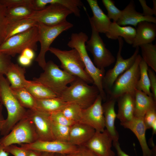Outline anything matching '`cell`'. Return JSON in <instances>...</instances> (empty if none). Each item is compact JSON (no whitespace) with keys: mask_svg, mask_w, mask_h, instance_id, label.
<instances>
[{"mask_svg":"<svg viewBox=\"0 0 156 156\" xmlns=\"http://www.w3.org/2000/svg\"><path fill=\"white\" fill-rule=\"evenodd\" d=\"M25 88L36 99L57 97L48 88L33 80L29 81Z\"/></svg>","mask_w":156,"mask_h":156,"instance_id":"obj_30","label":"cell"},{"mask_svg":"<svg viewBox=\"0 0 156 156\" xmlns=\"http://www.w3.org/2000/svg\"><path fill=\"white\" fill-rule=\"evenodd\" d=\"M3 105L0 103V132L2 130L5 121L2 114Z\"/></svg>","mask_w":156,"mask_h":156,"instance_id":"obj_50","label":"cell"},{"mask_svg":"<svg viewBox=\"0 0 156 156\" xmlns=\"http://www.w3.org/2000/svg\"><path fill=\"white\" fill-rule=\"evenodd\" d=\"M88 39V36L83 32L73 33L67 45L78 51L85 66V70L92 79L93 84L98 88L103 100L106 101L107 96L102 85L105 69H99L96 67L89 57L85 46Z\"/></svg>","mask_w":156,"mask_h":156,"instance_id":"obj_2","label":"cell"},{"mask_svg":"<svg viewBox=\"0 0 156 156\" xmlns=\"http://www.w3.org/2000/svg\"><path fill=\"white\" fill-rule=\"evenodd\" d=\"M116 100L114 99H107L106 102L102 104L106 129L112 137L113 142L118 141V133L115 125L117 114L115 110V105Z\"/></svg>","mask_w":156,"mask_h":156,"instance_id":"obj_23","label":"cell"},{"mask_svg":"<svg viewBox=\"0 0 156 156\" xmlns=\"http://www.w3.org/2000/svg\"><path fill=\"white\" fill-rule=\"evenodd\" d=\"M12 90L22 107L28 109H36V99L25 88L12 89Z\"/></svg>","mask_w":156,"mask_h":156,"instance_id":"obj_32","label":"cell"},{"mask_svg":"<svg viewBox=\"0 0 156 156\" xmlns=\"http://www.w3.org/2000/svg\"><path fill=\"white\" fill-rule=\"evenodd\" d=\"M90 25L92 33L90 39L86 42V49L93 55V63L99 69H105L114 63L115 59L111 52L105 47L99 32L93 25Z\"/></svg>","mask_w":156,"mask_h":156,"instance_id":"obj_10","label":"cell"},{"mask_svg":"<svg viewBox=\"0 0 156 156\" xmlns=\"http://www.w3.org/2000/svg\"><path fill=\"white\" fill-rule=\"evenodd\" d=\"M105 34L108 38L112 40H116L121 37L127 43L132 45L136 34V29L130 26H120L116 22H113Z\"/></svg>","mask_w":156,"mask_h":156,"instance_id":"obj_26","label":"cell"},{"mask_svg":"<svg viewBox=\"0 0 156 156\" xmlns=\"http://www.w3.org/2000/svg\"><path fill=\"white\" fill-rule=\"evenodd\" d=\"M139 2L141 5L142 9L143 14L145 16H153V15H156L153 9L149 7L147 5L146 1L145 0H139Z\"/></svg>","mask_w":156,"mask_h":156,"instance_id":"obj_46","label":"cell"},{"mask_svg":"<svg viewBox=\"0 0 156 156\" xmlns=\"http://www.w3.org/2000/svg\"><path fill=\"white\" fill-rule=\"evenodd\" d=\"M134 98V117H143L148 111L156 109V101L142 91L136 89Z\"/></svg>","mask_w":156,"mask_h":156,"instance_id":"obj_24","label":"cell"},{"mask_svg":"<svg viewBox=\"0 0 156 156\" xmlns=\"http://www.w3.org/2000/svg\"><path fill=\"white\" fill-rule=\"evenodd\" d=\"M38 140L34 125L26 116L18 122L8 134L0 139V143L4 147L16 144H30Z\"/></svg>","mask_w":156,"mask_h":156,"instance_id":"obj_9","label":"cell"},{"mask_svg":"<svg viewBox=\"0 0 156 156\" xmlns=\"http://www.w3.org/2000/svg\"><path fill=\"white\" fill-rule=\"evenodd\" d=\"M156 37V24L146 21L141 22L137 26L132 47L136 48L143 44L152 43Z\"/></svg>","mask_w":156,"mask_h":156,"instance_id":"obj_21","label":"cell"},{"mask_svg":"<svg viewBox=\"0 0 156 156\" xmlns=\"http://www.w3.org/2000/svg\"><path fill=\"white\" fill-rule=\"evenodd\" d=\"M55 156H68L67 155L63 154L55 153Z\"/></svg>","mask_w":156,"mask_h":156,"instance_id":"obj_55","label":"cell"},{"mask_svg":"<svg viewBox=\"0 0 156 156\" xmlns=\"http://www.w3.org/2000/svg\"><path fill=\"white\" fill-rule=\"evenodd\" d=\"M38 42V29L37 26L24 32L13 36L6 40L0 45V52L11 57H14L17 54H21L27 48L36 51L37 43Z\"/></svg>","mask_w":156,"mask_h":156,"instance_id":"obj_7","label":"cell"},{"mask_svg":"<svg viewBox=\"0 0 156 156\" xmlns=\"http://www.w3.org/2000/svg\"><path fill=\"white\" fill-rule=\"evenodd\" d=\"M143 120L146 129L151 128L153 123L156 120V109L148 111L143 117Z\"/></svg>","mask_w":156,"mask_h":156,"instance_id":"obj_43","label":"cell"},{"mask_svg":"<svg viewBox=\"0 0 156 156\" xmlns=\"http://www.w3.org/2000/svg\"><path fill=\"white\" fill-rule=\"evenodd\" d=\"M148 74L149 79L150 90L152 96L156 101V76L154 72L148 68Z\"/></svg>","mask_w":156,"mask_h":156,"instance_id":"obj_45","label":"cell"},{"mask_svg":"<svg viewBox=\"0 0 156 156\" xmlns=\"http://www.w3.org/2000/svg\"><path fill=\"white\" fill-rule=\"evenodd\" d=\"M82 109L77 104L69 103L61 111L68 119L75 122H79L81 118Z\"/></svg>","mask_w":156,"mask_h":156,"instance_id":"obj_34","label":"cell"},{"mask_svg":"<svg viewBox=\"0 0 156 156\" xmlns=\"http://www.w3.org/2000/svg\"><path fill=\"white\" fill-rule=\"evenodd\" d=\"M36 109L49 114L61 111L69 103L58 97L36 99Z\"/></svg>","mask_w":156,"mask_h":156,"instance_id":"obj_27","label":"cell"},{"mask_svg":"<svg viewBox=\"0 0 156 156\" xmlns=\"http://www.w3.org/2000/svg\"><path fill=\"white\" fill-rule=\"evenodd\" d=\"M21 54L23 55L31 60H32L35 57L34 51L29 48L25 49Z\"/></svg>","mask_w":156,"mask_h":156,"instance_id":"obj_48","label":"cell"},{"mask_svg":"<svg viewBox=\"0 0 156 156\" xmlns=\"http://www.w3.org/2000/svg\"><path fill=\"white\" fill-rule=\"evenodd\" d=\"M113 145L116 151L117 156H130L122 150L118 141L113 142Z\"/></svg>","mask_w":156,"mask_h":156,"instance_id":"obj_49","label":"cell"},{"mask_svg":"<svg viewBox=\"0 0 156 156\" xmlns=\"http://www.w3.org/2000/svg\"><path fill=\"white\" fill-rule=\"evenodd\" d=\"M0 102L7 112L1 135L5 136L12 130L15 125L26 116L27 110L22 107L14 95L10 84L3 75L0 74Z\"/></svg>","mask_w":156,"mask_h":156,"instance_id":"obj_1","label":"cell"},{"mask_svg":"<svg viewBox=\"0 0 156 156\" xmlns=\"http://www.w3.org/2000/svg\"><path fill=\"white\" fill-rule=\"evenodd\" d=\"M61 62V67L70 75L79 78L87 83L93 81L85 70V66L78 51L75 49L63 50L50 47L49 50Z\"/></svg>","mask_w":156,"mask_h":156,"instance_id":"obj_5","label":"cell"},{"mask_svg":"<svg viewBox=\"0 0 156 156\" xmlns=\"http://www.w3.org/2000/svg\"><path fill=\"white\" fill-rule=\"evenodd\" d=\"M151 128L152 129V135H153L156 133V120L152 125Z\"/></svg>","mask_w":156,"mask_h":156,"instance_id":"obj_53","label":"cell"},{"mask_svg":"<svg viewBox=\"0 0 156 156\" xmlns=\"http://www.w3.org/2000/svg\"><path fill=\"white\" fill-rule=\"evenodd\" d=\"M38 23L34 20L26 18L7 24L4 41L13 36L24 32L37 26Z\"/></svg>","mask_w":156,"mask_h":156,"instance_id":"obj_28","label":"cell"},{"mask_svg":"<svg viewBox=\"0 0 156 156\" xmlns=\"http://www.w3.org/2000/svg\"><path fill=\"white\" fill-rule=\"evenodd\" d=\"M32 0H0V5L5 8L32 4Z\"/></svg>","mask_w":156,"mask_h":156,"instance_id":"obj_41","label":"cell"},{"mask_svg":"<svg viewBox=\"0 0 156 156\" xmlns=\"http://www.w3.org/2000/svg\"><path fill=\"white\" fill-rule=\"evenodd\" d=\"M43 70L39 77L34 78L33 80L47 87L59 98L67 87L68 84L76 77L60 68L51 60L46 62Z\"/></svg>","mask_w":156,"mask_h":156,"instance_id":"obj_3","label":"cell"},{"mask_svg":"<svg viewBox=\"0 0 156 156\" xmlns=\"http://www.w3.org/2000/svg\"><path fill=\"white\" fill-rule=\"evenodd\" d=\"M34 10L32 4L6 8L5 15L7 23L27 18Z\"/></svg>","mask_w":156,"mask_h":156,"instance_id":"obj_29","label":"cell"},{"mask_svg":"<svg viewBox=\"0 0 156 156\" xmlns=\"http://www.w3.org/2000/svg\"><path fill=\"white\" fill-rule=\"evenodd\" d=\"M135 95L124 94L118 98V110L117 118L124 122L129 121L134 117Z\"/></svg>","mask_w":156,"mask_h":156,"instance_id":"obj_22","label":"cell"},{"mask_svg":"<svg viewBox=\"0 0 156 156\" xmlns=\"http://www.w3.org/2000/svg\"><path fill=\"white\" fill-rule=\"evenodd\" d=\"M122 38L120 37L118 38L119 49L116 63L112 68L109 70L105 73L103 80V87L105 93L110 89L119 76L132 66L139 54L140 47H137L131 57L126 59H124L121 54L124 43Z\"/></svg>","mask_w":156,"mask_h":156,"instance_id":"obj_11","label":"cell"},{"mask_svg":"<svg viewBox=\"0 0 156 156\" xmlns=\"http://www.w3.org/2000/svg\"><path fill=\"white\" fill-rule=\"evenodd\" d=\"M49 114L36 109L27 110L26 117L32 122L38 140H55L53 136Z\"/></svg>","mask_w":156,"mask_h":156,"instance_id":"obj_14","label":"cell"},{"mask_svg":"<svg viewBox=\"0 0 156 156\" xmlns=\"http://www.w3.org/2000/svg\"><path fill=\"white\" fill-rule=\"evenodd\" d=\"M142 59V56L138 54L132 66L119 76L106 92L107 99H114L117 101L118 98L124 94L135 95L140 77L139 65Z\"/></svg>","mask_w":156,"mask_h":156,"instance_id":"obj_6","label":"cell"},{"mask_svg":"<svg viewBox=\"0 0 156 156\" xmlns=\"http://www.w3.org/2000/svg\"><path fill=\"white\" fill-rule=\"evenodd\" d=\"M4 150L14 156H27L28 150L14 144L4 147Z\"/></svg>","mask_w":156,"mask_h":156,"instance_id":"obj_40","label":"cell"},{"mask_svg":"<svg viewBox=\"0 0 156 156\" xmlns=\"http://www.w3.org/2000/svg\"><path fill=\"white\" fill-rule=\"evenodd\" d=\"M102 100V98L99 94L91 105L82 109V117L79 122L90 126L96 131H103L105 127Z\"/></svg>","mask_w":156,"mask_h":156,"instance_id":"obj_13","label":"cell"},{"mask_svg":"<svg viewBox=\"0 0 156 156\" xmlns=\"http://www.w3.org/2000/svg\"><path fill=\"white\" fill-rule=\"evenodd\" d=\"M92 12L93 16H88L90 23H91L99 33L105 34L112 23L110 20L99 6L96 0H87Z\"/></svg>","mask_w":156,"mask_h":156,"instance_id":"obj_20","label":"cell"},{"mask_svg":"<svg viewBox=\"0 0 156 156\" xmlns=\"http://www.w3.org/2000/svg\"><path fill=\"white\" fill-rule=\"evenodd\" d=\"M72 23L66 21L53 26H48L38 23V42L40 45L39 53L35 60L44 70L46 64L45 55L54 40L62 32L73 27Z\"/></svg>","mask_w":156,"mask_h":156,"instance_id":"obj_8","label":"cell"},{"mask_svg":"<svg viewBox=\"0 0 156 156\" xmlns=\"http://www.w3.org/2000/svg\"><path fill=\"white\" fill-rule=\"evenodd\" d=\"M49 4H57L60 5L72 12L77 17L80 16L79 8L83 6L82 2L80 0H48Z\"/></svg>","mask_w":156,"mask_h":156,"instance_id":"obj_35","label":"cell"},{"mask_svg":"<svg viewBox=\"0 0 156 156\" xmlns=\"http://www.w3.org/2000/svg\"><path fill=\"white\" fill-rule=\"evenodd\" d=\"M102 2L107 11L108 17L110 20L112 19L113 22L117 23L121 16L122 10L115 6L113 1L102 0Z\"/></svg>","mask_w":156,"mask_h":156,"instance_id":"obj_37","label":"cell"},{"mask_svg":"<svg viewBox=\"0 0 156 156\" xmlns=\"http://www.w3.org/2000/svg\"><path fill=\"white\" fill-rule=\"evenodd\" d=\"M6 8L0 5V45L5 41L7 25L5 15Z\"/></svg>","mask_w":156,"mask_h":156,"instance_id":"obj_39","label":"cell"},{"mask_svg":"<svg viewBox=\"0 0 156 156\" xmlns=\"http://www.w3.org/2000/svg\"><path fill=\"white\" fill-rule=\"evenodd\" d=\"M51 121L52 132L54 140L68 142L70 127L60 125Z\"/></svg>","mask_w":156,"mask_h":156,"instance_id":"obj_36","label":"cell"},{"mask_svg":"<svg viewBox=\"0 0 156 156\" xmlns=\"http://www.w3.org/2000/svg\"><path fill=\"white\" fill-rule=\"evenodd\" d=\"M139 66L140 75L137 82L136 89L142 91L148 95L153 97L150 90V80L148 74V66L142 58L139 63Z\"/></svg>","mask_w":156,"mask_h":156,"instance_id":"obj_31","label":"cell"},{"mask_svg":"<svg viewBox=\"0 0 156 156\" xmlns=\"http://www.w3.org/2000/svg\"><path fill=\"white\" fill-rule=\"evenodd\" d=\"M71 14L72 12L64 7L55 4L47 5L40 10H34L27 18L38 23L53 26L67 21L66 17Z\"/></svg>","mask_w":156,"mask_h":156,"instance_id":"obj_12","label":"cell"},{"mask_svg":"<svg viewBox=\"0 0 156 156\" xmlns=\"http://www.w3.org/2000/svg\"><path fill=\"white\" fill-rule=\"evenodd\" d=\"M55 153L48 152H41L40 156H55Z\"/></svg>","mask_w":156,"mask_h":156,"instance_id":"obj_54","label":"cell"},{"mask_svg":"<svg viewBox=\"0 0 156 156\" xmlns=\"http://www.w3.org/2000/svg\"><path fill=\"white\" fill-rule=\"evenodd\" d=\"M18 63L24 66H29L32 62V60L22 54L18 57Z\"/></svg>","mask_w":156,"mask_h":156,"instance_id":"obj_47","label":"cell"},{"mask_svg":"<svg viewBox=\"0 0 156 156\" xmlns=\"http://www.w3.org/2000/svg\"><path fill=\"white\" fill-rule=\"evenodd\" d=\"M70 84L60 98L66 102L76 103L82 109L91 105L100 94L95 85H89L79 78L76 77Z\"/></svg>","mask_w":156,"mask_h":156,"instance_id":"obj_4","label":"cell"},{"mask_svg":"<svg viewBox=\"0 0 156 156\" xmlns=\"http://www.w3.org/2000/svg\"><path fill=\"white\" fill-rule=\"evenodd\" d=\"M11 57L0 52V74L5 75L12 63Z\"/></svg>","mask_w":156,"mask_h":156,"instance_id":"obj_42","label":"cell"},{"mask_svg":"<svg viewBox=\"0 0 156 156\" xmlns=\"http://www.w3.org/2000/svg\"><path fill=\"white\" fill-rule=\"evenodd\" d=\"M49 117L53 122L62 125L71 127L75 123L67 118L61 111L49 114Z\"/></svg>","mask_w":156,"mask_h":156,"instance_id":"obj_38","label":"cell"},{"mask_svg":"<svg viewBox=\"0 0 156 156\" xmlns=\"http://www.w3.org/2000/svg\"><path fill=\"white\" fill-rule=\"evenodd\" d=\"M28 150L27 156H40L41 152L33 150Z\"/></svg>","mask_w":156,"mask_h":156,"instance_id":"obj_51","label":"cell"},{"mask_svg":"<svg viewBox=\"0 0 156 156\" xmlns=\"http://www.w3.org/2000/svg\"><path fill=\"white\" fill-rule=\"evenodd\" d=\"M142 58L154 72H156V45L152 43L140 46Z\"/></svg>","mask_w":156,"mask_h":156,"instance_id":"obj_33","label":"cell"},{"mask_svg":"<svg viewBox=\"0 0 156 156\" xmlns=\"http://www.w3.org/2000/svg\"><path fill=\"white\" fill-rule=\"evenodd\" d=\"M113 142L112 137L105 129L103 132L96 131L83 146L99 156H115L111 149Z\"/></svg>","mask_w":156,"mask_h":156,"instance_id":"obj_16","label":"cell"},{"mask_svg":"<svg viewBox=\"0 0 156 156\" xmlns=\"http://www.w3.org/2000/svg\"><path fill=\"white\" fill-rule=\"evenodd\" d=\"M9 154L4 150L3 146L0 143V156H8Z\"/></svg>","mask_w":156,"mask_h":156,"instance_id":"obj_52","label":"cell"},{"mask_svg":"<svg viewBox=\"0 0 156 156\" xmlns=\"http://www.w3.org/2000/svg\"><path fill=\"white\" fill-rule=\"evenodd\" d=\"M25 68L20 66L17 64L12 62L5 75L12 89L26 87L29 81L25 79Z\"/></svg>","mask_w":156,"mask_h":156,"instance_id":"obj_25","label":"cell"},{"mask_svg":"<svg viewBox=\"0 0 156 156\" xmlns=\"http://www.w3.org/2000/svg\"><path fill=\"white\" fill-rule=\"evenodd\" d=\"M21 146L25 149L69 155L74 152L77 146L69 142L54 140L42 141L38 140L30 144H22Z\"/></svg>","mask_w":156,"mask_h":156,"instance_id":"obj_15","label":"cell"},{"mask_svg":"<svg viewBox=\"0 0 156 156\" xmlns=\"http://www.w3.org/2000/svg\"><path fill=\"white\" fill-rule=\"evenodd\" d=\"M144 21L156 24V18L153 16H144L142 13L137 12L134 1H131L122 10L121 16L117 23L122 26L131 25L136 27L138 23Z\"/></svg>","mask_w":156,"mask_h":156,"instance_id":"obj_18","label":"cell"},{"mask_svg":"<svg viewBox=\"0 0 156 156\" xmlns=\"http://www.w3.org/2000/svg\"><path fill=\"white\" fill-rule=\"evenodd\" d=\"M68 156H99L84 146H77L76 150Z\"/></svg>","mask_w":156,"mask_h":156,"instance_id":"obj_44","label":"cell"},{"mask_svg":"<svg viewBox=\"0 0 156 156\" xmlns=\"http://www.w3.org/2000/svg\"><path fill=\"white\" fill-rule=\"evenodd\" d=\"M96 131L90 126L78 122L70 127L68 142L76 146L84 145Z\"/></svg>","mask_w":156,"mask_h":156,"instance_id":"obj_19","label":"cell"},{"mask_svg":"<svg viewBox=\"0 0 156 156\" xmlns=\"http://www.w3.org/2000/svg\"><path fill=\"white\" fill-rule=\"evenodd\" d=\"M124 128L130 130L137 138L141 148L143 156H153V151L149 148L146 138V130L143 117H134L131 120L120 122Z\"/></svg>","mask_w":156,"mask_h":156,"instance_id":"obj_17","label":"cell"}]
</instances>
